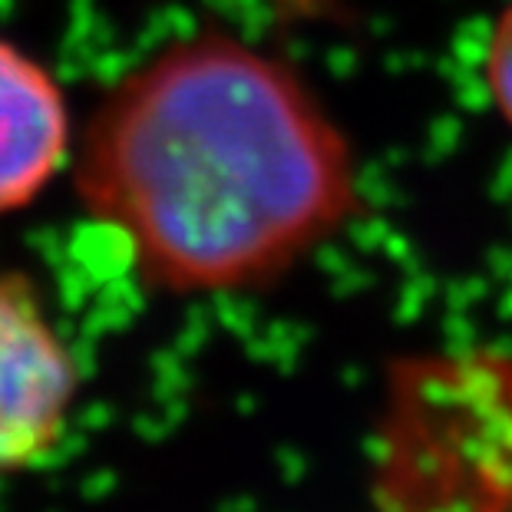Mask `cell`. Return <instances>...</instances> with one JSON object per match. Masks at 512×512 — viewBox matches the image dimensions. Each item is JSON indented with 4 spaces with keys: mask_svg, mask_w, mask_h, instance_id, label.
<instances>
[{
    "mask_svg": "<svg viewBox=\"0 0 512 512\" xmlns=\"http://www.w3.org/2000/svg\"><path fill=\"white\" fill-rule=\"evenodd\" d=\"M80 397V364L34 278L0 271V479L57 450Z\"/></svg>",
    "mask_w": 512,
    "mask_h": 512,
    "instance_id": "cell-2",
    "label": "cell"
},
{
    "mask_svg": "<svg viewBox=\"0 0 512 512\" xmlns=\"http://www.w3.org/2000/svg\"><path fill=\"white\" fill-rule=\"evenodd\" d=\"M73 159V119L50 67L0 37V215L24 212Z\"/></svg>",
    "mask_w": 512,
    "mask_h": 512,
    "instance_id": "cell-3",
    "label": "cell"
},
{
    "mask_svg": "<svg viewBox=\"0 0 512 512\" xmlns=\"http://www.w3.org/2000/svg\"><path fill=\"white\" fill-rule=\"evenodd\" d=\"M83 209L179 298L291 275L361 205L351 139L304 76L225 30L172 40L106 90L73 149Z\"/></svg>",
    "mask_w": 512,
    "mask_h": 512,
    "instance_id": "cell-1",
    "label": "cell"
},
{
    "mask_svg": "<svg viewBox=\"0 0 512 512\" xmlns=\"http://www.w3.org/2000/svg\"><path fill=\"white\" fill-rule=\"evenodd\" d=\"M483 86L499 123L512 133V0L489 27L483 47Z\"/></svg>",
    "mask_w": 512,
    "mask_h": 512,
    "instance_id": "cell-4",
    "label": "cell"
}]
</instances>
